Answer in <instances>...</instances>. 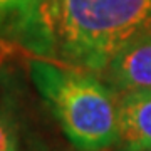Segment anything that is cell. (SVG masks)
<instances>
[{
    "instance_id": "cell-8",
    "label": "cell",
    "mask_w": 151,
    "mask_h": 151,
    "mask_svg": "<svg viewBox=\"0 0 151 151\" xmlns=\"http://www.w3.org/2000/svg\"><path fill=\"white\" fill-rule=\"evenodd\" d=\"M143 151H151V146H150V148H146V150H143Z\"/></svg>"
},
{
    "instance_id": "cell-4",
    "label": "cell",
    "mask_w": 151,
    "mask_h": 151,
    "mask_svg": "<svg viewBox=\"0 0 151 151\" xmlns=\"http://www.w3.org/2000/svg\"><path fill=\"white\" fill-rule=\"evenodd\" d=\"M0 151H49L34 124L20 87L12 72L0 64Z\"/></svg>"
},
{
    "instance_id": "cell-1",
    "label": "cell",
    "mask_w": 151,
    "mask_h": 151,
    "mask_svg": "<svg viewBox=\"0 0 151 151\" xmlns=\"http://www.w3.org/2000/svg\"><path fill=\"white\" fill-rule=\"evenodd\" d=\"M35 92L76 151L118 145V94L96 74L45 57L29 59Z\"/></svg>"
},
{
    "instance_id": "cell-7",
    "label": "cell",
    "mask_w": 151,
    "mask_h": 151,
    "mask_svg": "<svg viewBox=\"0 0 151 151\" xmlns=\"http://www.w3.org/2000/svg\"><path fill=\"white\" fill-rule=\"evenodd\" d=\"M60 4L62 0H44V12H45V19L50 29L55 32L57 29V20H59V12H60Z\"/></svg>"
},
{
    "instance_id": "cell-5",
    "label": "cell",
    "mask_w": 151,
    "mask_h": 151,
    "mask_svg": "<svg viewBox=\"0 0 151 151\" xmlns=\"http://www.w3.org/2000/svg\"><path fill=\"white\" fill-rule=\"evenodd\" d=\"M101 76L118 96L151 91V32L121 49Z\"/></svg>"
},
{
    "instance_id": "cell-9",
    "label": "cell",
    "mask_w": 151,
    "mask_h": 151,
    "mask_svg": "<svg viewBox=\"0 0 151 151\" xmlns=\"http://www.w3.org/2000/svg\"><path fill=\"white\" fill-rule=\"evenodd\" d=\"M116 151H126V150H121V148H119V150H116Z\"/></svg>"
},
{
    "instance_id": "cell-2",
    "label": "cell",
    "mask_w": 151,
    "mask_h": 151,
    "mask_svg": "<svg viewBox=\"0 0 151 151\" xmlns=\"http://www.w3.org/2000/svg\"><path fill=\"white\" fill-rule=\"evenodd\" d=\"M151 32V0H62L55 59L103 74L128 44Z\"/></svg>"
},
{
    "instance_id": "cell-6",
    "label": "cell",
    "mask_w": 151,
    "mask_h": 151,
    "mask_svg": "<svg viewBox=\"0 0 151 151\" xmlns=\"http://www.w3.org/2000/svg\"><path fill=\"white\" fill-rule=\"evenodd\" d=\"M118 146L126 151L151 146V91L118 96Z\"/></svg>"
},
{
    "instance_id": "cell-3",
    "label": "cell",
    "mask_w": 151,
    "mask_h": 151,
    "mask_svg": "<svg viewBox=\"0 0 151 151\" xmlns=\"http://www.w3.org/2000/svg\"><path fill=\"white\" fill-rule=\"evenodd\" d=\"M0 40L54 60L55 32L47 24L44 0H0Z\"/></svg>"
}]
</instances>
